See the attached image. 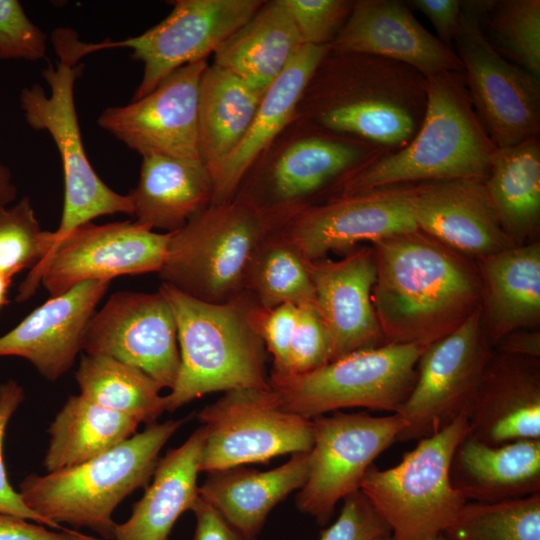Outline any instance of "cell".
Masks as SVG:
<instances>
[{"mask_svg":"<svg viewBox=\"0 0 540 540\" xmlns=\"http://www.w3.org/2000/svg\"><path fill=\"white\" fill-rule=\"evenodd\" d=\"M280 228L257 248L246 274L245 292L266 309L284 303L315 304L311 261Z\"/></svg>","mask_w":540,"mask_h":540,"instance_id":"d590c367","label":"cell"},{"mask_svg":"<svg viewBox=\"0 0 540 540\" xmlns=\"http://www.w3.org/2000/svg\"><path fill=\"white\" fill-rule=\"evenodd\" d=\"M109 285V280H87L51 297L0 337V357L24 358L56 381L82 350L85 329Z\"/></svg>","mask_w":540,"mask_h":540,"instance_id":"603a6c76","label":"cell"},{"mask_svg":"<svg viewBox=\"0 0 540 540\" xmlns=\"http://www.w3.org/2000/svg\"><path fill=\"white\" fill-rule=\"evenodd\" d=\"M493 0L462 1L453 41L474 111L497 148L540 131V78L504 58L490 44L483 18Z\"/></svg>","mask_w":540,"mask_h":540,"instance_id":"9c48e42d","label":"cell"},{"mask_svg":"<svg viewBox=\"0 0 540 540\" xmlns=\"http://www.w3.org/2000/svg\"><path fill=\"white\" fill-rule=\"evenodd\" d=\"M75 379L82 397L139 423L153 424L166 411L163 388L142 370L112 357L85 353Z\"/></svg>","mask_w":540,"mask_h":540,"instance_id":"e575fe53","label":"cell"},{"mask_svg":"<svg viewBox=\"0 0 540 540\" xmlns=\"http://www.w3.org/2000/svg\"><path fill=\"white\" fill-rule=\"evenodd\" d=\"M82 350L134 366L170 390L180 369L175 317L159 290L112 294L91 317Z\"/></svg>","mask_w":540,"mask_h":540,"instance_id":"2e32d148","label":"cell"},{"mask_svg":"<svg viewBox=\"0 0 540 540\" xmlns=\"http://www.w3.org/2000/svg\"><path fill=\"white\" fill-rule=\"evenodd\" d=\"M481 317L492 348L506 335L540 323V243L512 246L476 260Z\"/></svg>","mask_w":540,"mask_h":540,"instance_id":"484cf974","label":"cell"},{"mask_svg":"<svg viewBox=\"0 0 540 540\" xmlns=\"http://www.w3.org/2000/svg\"><path fill=\"white\" fill-rule=\"evenodd\" d=\"M485 186L498 221L514 245L536 241L540 225V141L498 148Z\"/></svg>","mask_w":540,"mask_h":540,"instance_id":"d6a6232c","label":"cell"},{"mask_svg":"<svg viewBox=\"0 0 540 540\" xmlns=\"http://www.w3.org/2000/svg\"><path fill=\"white\" fill-rule=\"evenodd\" d=\"M466 416L467 436L490 445L540 439V359L493 349Z\"/></svg>","mask_w":540,"mask_h":540,"instance_id":"cb8c5ba5","label":"cell"},{"mask_svg":"<svg viewBox=\"0 0 540 540\" xmlns=\"http://www.w3.org/2000/svg\"><path fill=\"white\" fill-rule=\"evenodd\" d=\"M262 96L216 64L204 70L198 97V148L212 179L243 140Z\"/></svg>","mask_w":540,"mask_h":540,"instance_id":"1f68e13d","label":"cell"},{"mask_svg":"<svg viewBox=\"0 0 540 540\" xmlns=\"http://www.w3.org/2000/svg\"><path fill=\"white\" fill-rule=\"evenodd\" d=\"M140 423L81 395L70 396L50 424L47 473L87 462L134 434Z\"/></svg>","mask_w":540,"mask_h":540,"instance_id":"836d02e7","label":"cell"},{"mask_svg":"<svg viewBox=\"0 0 540 540\" xmlns=\"http://www.w3.org/2000/svg\"><path fill=\"white\" fill-rule=\"evenodd\" d=\"M316 76L312 117L328 134L392 152L406 146L422 123L427 77L406 64L364 54L333 55Z\"/></svg>","mask_w":540,"mask_h":540,"instance_id":"3957f363","label":"cell"},{"mask_svg":"<svg viewBox=\"0 0 540 540\" xmlns=\"http://www.w3.org/2000/svg\"><path fill=\"white\" fill-rule=\"evenodd\" d=\"M185 419L148 425L107 452L82 464L30 474L19 485L24 504L51 528L86 527L111 540L115 508L130 493L147 486L159 453Z\"/></svg>","mask_w":540,"mask_h":540,"instance_id":"5b68a950","label":"cell"},{"mask_svg":"<svg viewBox=\"0 0 540 540\" xmlns=\"http://www.w3.org/2000/svg\"><path fill=\"white\" fill-rule=\"evenodd\" d=\"M431 540H447L446 537L443 534L438 535L437 537L431 539Z\"/></svg>","mask_w":540,"mask_h":540,"instance_id":"f5cc1de1","label":"cell"},{"mask_svg":"<svg viewBox=\"0 0 540 540\" xmlns=\"http://www.w3.org/2000/svg\"><path fill=\"white\" fill-rule=\"evenodd\" d=\"M205 440L201 425L179 447L159 458L143 497L127 521L116 524L111 540H169L177 519L199 498L197 476Z\"/></svg>","mask_w":540,"mask_h":540,"instance_id":"f546056e","label":"cell"},{"mask_svg":"<svg viewBox=\"0 0 540 540\" xmlns=\"http://www.w3.org/2000/svg\"><path fill=\"white\" fill-rule=\"evenodd\" d=\"M315 307L326 328L330 361L386 344L372 302L376 265L371 246L340 260L311 261Z\"/></svg>","mask_w":540,"mask_h":540,"instance_id":"44dd1931","label":"cell"},{"mask_svg":"<svg viewBox=\"0 0 540 540\" xmlns=\"http://www.w3.org/2000/svg\"><path fill=\"white\" fill-rule=\"evenodd\" d=\"M333 55L364 54L406 64L425 77L463 73L456 52L414 17L406 2L359 0L329 44Z\"/></svg>","mask_w":540,"mask_h":540,"instance_id":"ffe728a7","label":"cell"},{"mask_svg":"<svg viewBox=\"0 0 540 540\" xmlns=\"http://www.w3.org/2000/svg\"><path fill=\"white\" fill-rule=\"evenodd\" d=\"M298 306L284 303L272 309L253 306L251 318L262 338L266 350L272 355L271 372L286 374L289 367V349L297 323Z\"/></svg>","mask_w":540,"mask_h":540,"instance_id":"ee69618b","label":"cell"},{"mask_svg":"<svg viewBox=\"0 0 540 540\" xmlns=\"http://www.w3.org/2000/svg\"><path fill=\"white\" fill-rule=\"evenodd\" d=\"M493 349L509 355L540 359V333L536 329L512 332L503 337Z\"/></svg>","mask_w":540,"mask_h":540,"instance_id":"681fc988","label":"cell"},{"mask_svg":"<svg viewBox=\"0 0 540 540\" xmlns=\"http://www.w3.org/2000/svg\"><path fill=\"white\" fill-rule=\"evenodd\" d=\"M12 279V277L0 272V310L8 303L7 292Z\"/></svg>","mask_w":540,"mask_h":540,"instance_id":"816d5d0a","label":"cell"},{"mask_svg":"<svg viewBox=\"0 0 540 540\" xmlns=\"http://www.w3.org/2000/svg\"><path fill=\"white\" fill-rule=\"evenodd\" d=\"M385 153L366 142L328 133L291 143L235 197L266 211L292 215L308 200L370 159Z\"/></svg>","mask_w":540,"mask_h":540,"instance_id":"d6986e66","label":"cell"},{"mask_svg":"<svg viewBox=\"0 0 540 540\" xmlns=\"http://www.w3.org/2000/svg\"><path fill=\"white\" fill-rule=\"evenodd\" d=\"M83 64L60 60L49 64L42 76L50 92L33 84L20 93V106L27 124L47 131L59 152L64 174V203L55 238L75 227L104 215L123 213L132 216L128 195H121L97 175L85 153L74 100L76 80Z\"/></svg>","mask_w":540,"mask_h":540,"instance_id":"30bf717a","label":"cell"},{"mask_svg":"<svg viewBox=\"0 0 540 540\" xmlns=\"http://www.w3.org/2000/svg\"><path fill=\"white\" fill-rule=\"evenodd\" d=\"M377 540H396V539L392 535H390V536H387V537L379 538Z\"/></svg>","mask_w":540,"mask_h":540,"instance_id":"db71d44e","label":"cell"},{"mask_svg":"<svg viewBox=\"0 0 540 540\" xmlns=\"http://www.w3.org/2000/svg\"><path fill=\"white\" fill-rule=\"evenodd\" d=\"M200 472H216L312 449V420L282 409L270 390L234 389L205 406Z\"/></svg>","mask_w":540,"mask_h":540,"instance_id":"4fadbf2b","label":"cell"},{"mask_svg":"<svg viewBox=\"0 0 540 540\" xmlns=\"http://www.w3.org/2000/svg\"><path fill=\"white\" fill-rule=\"evenodd\" d=\"M406 4L423 13L434 26L437 38L449 46L453 41L461 15L459 0H410Z\"/></svg>","mask_w":540,"mask_h":540,"instance_id":"7dc6e473","label":"cell"},{"mask_svg":"<svg viewBox=\"0 0 540 540\" xmlns=\"http://www.w3.org/2000/svg\"><path fill=\"white\" fill-rule=\"evenodd\" d=\"M173 9L144 33L120 41L83 43L76 33L64 42L66 54L79 61L87 54L128 48L144 65L132 100L154 90L169 74L187 64L206 60L263 5L261 0H176Z\"/></svg>","mask_w":540,"mask_h":540,"instance_id":"8fae6325","label":"cell"},{"mask_svg":"<svg viewBox=\"0 0 540 540\" xmlns=\"http://www.w3.org/2000/svg\"><path fill=\"white\" fill-rule=\"evenodd\" d=\"M492 352L480 308L459 328L427 346L413 388L396 412L406 422L397 441H418L467 415Z\"/></svg>","mask_w":540,"mask_h":540,"instance_id":"9a60e30c","label":"cell"},{"mask_svg":"<svg viewBox=\"0 0 540 540\" xmlns=\"http://www.w3.org/2000/svg\"><path fill=\"white\" fill-rule=\"evenodd\" d=\"M443 535L447 540H540V493L497 503L468 501Z\"/></svg>","mask_w":540,"mask_h":540,"instance_id":"8d00e7d4","label":"cell"},{"mask_svg":"<svg viewBox=\"0 0 540 540\" xmlns=\"http://www.w3.org/2000/svg\"><path fill=\"white\" fill-rule=\"evenodd\" d=\"M24 398V390L15 380H8L0 384V513L32 520L51 528L45 519L34 513L24 504L19 492L9 483L6 473L3 458L6 429L10 419Z\"/></svg>","mask_w":540,"mask_h":540,"instance_id":"f6af8a7d","label":"cell"},{"mask_svg":"<svg viewBox=\"0 0 540 540\" xmlns=\"http://www.w3.org/2000/svg\"><path fill=\"white\" fill-rule=\"evenodd\" d=\"M289 217L240 197L211 204L171 232L158 272L162 283L208 303H226L244 295L257 248Z\"/></svg>","mask_w":540,"mask_h":540,"instance_id":"8992f818","label":"cell"},{"mask_svg":"<svg viewBox=\"0 0 540 540\" xmlns=\"http://www.w3.org/2000/svg\"><path fill=\"white\" fill-rule=\"evenodd\" d=\"M17 197L12 172L0 161V208L10 206Z\"/></svg>","mask_w":540,"mask_h":540,"instance_id":"f907efd6","label":"cell"},{"mask_svg":"<svg viewBox=\"0 0 540 540\" xmlns=\"http://www.w3.org/2000/svg\"><path fill=\"white\" fill-rule=\"evenodd\" d=\"M467 434L464 414L418 440L397 465L388 469L370 466L360 490L396 540H431L443 534L468 502L449 477L454 451Z\"/></svg>","mask_w":540,"mask_h":540,"instance_id":"52a82bcc","label":"cell"},{"mask_svg":"<svg viewBox=\"0 0 540 540\" xmlns=\"http://www.w3.org/2000/svg\"><path fill=\"white\" fill-rule=\"evenodd\" d=\"M497 149L474 111L463 74L438 73L427 77L426 110L412 140L340 178L330 198L442 179L485 180Z\"/></svg>","mask_w":540,"mask_h":540,"instance_id":"7a4b0ae2","label":"cell"},{"mask_svg":"<svg viewBox=\"0 0 540 540\" xmlns=\"http://www.w3.org/2000/svg\"><path fill=\"white\" fill-rule=\"evenodd\" d=\"M213 189L201 159L148 155L142 157L138 183L127 195L137 223L170 233L211 205Z\"/></svg>","mask_w":540,"mask_h":540,"instance_id":"f1b7e54d","label":"cell"},{"mask_svg":"<svg viewBox=\"0 0 540 540\" xmlns=\"http://www.w3.org/2000/svg\"><path fill=\"white\" fill-rule=\"evenodd\" d=\"M329 45L304 44L264 92L243 140L213 179L211 204L231 201L259 156L293 118L316 71L329 55Z\"/></svg>","mask_w":540,"mask_h":540,"instance_id":"d4e9b609","label":"cell"},{"mask_svg":"<svg viewBox=\"0 0 540 540\" xmlns=\"http://www.w3.org/2000/svg\"><path fill=\"white\" fill-rule=\"evenodd\" d=\"M412 184L372 189L328 198L292 214L281 232L310 261L329 252L351 251L361 242H376L417 230Z\"/></svg>","mask_w":540,"mask_h":540,"instance_id":"e0dca14e","label":"cell"},{"mask_svg":"<svg viewBox=\"0 0 540 540\" xmlns=\"http://www.w3.org/2000/svg\"><path fill=\"white\" fill-rule=\"evenodd\" d=\"M425 348L387 343L304 374L271 372L269 384L282 409L308 419L354 407L393 414L413 388Z\"/></svg>","mask_w":540,"mask_h":540,"instance_id":"ba28073f","label":"cell"},{"mask_svg":"<svg viewBox=\"0 0 540 540\" xmlns=\"http://www.w3.org/2000/svg\"><path fill=\"white\" fill-rule=\"evenodd\" d=\"M390 535L388 523L359 490L343 499L338 518L321 532L319 540H377Z\"/></svg>","mask_w":540,"mask_h":540,"instance_id":"7bdbcfd3","label":"cell"},{"mask_svg":"<svg viewBox=\"0 0 540 540\" xmlns=\"http://www.w3.org/2000/svg\"><path fill=\"white\" fill-rule=\"evenodd\" d=\"M483 29L504 58L540 78L539 0H493Z\"/></svg>","mask_w":540,"mask_h":540,"instance_id":"74e56055","label":"cell"},{"mask_svg":"<svg viewBox=\"0 0 540 540\" xmlns=\"http://www.w3.org/2000/svg\"><path fill=\"white\" fill-rule=\"evenodd\" d=\"M329 360L328 335L315 304L298 306L286 374H304L327 364Z\"/></svg>","mask_w":540,"mask_h":540,"instance_id":"b9f144b4","label":"cell"},{"mask_svg":"<svg viewBox=\"0 0 540 540\" xmlns=\"http://www.w3.org/2000/svg\"><path fill=\"white\" fill-rule=\"evenodd\" d=\"M311 420L314 442L308 476L296 503L302 513L325 525L336 504L360 490L374 460L397 441L406 422L397 413L371 416L340 411Z\"/></svg>","mask_w":540,"mask_h":540,"instance_id":"5bb4252c","label":"cell"},{"mask_svg":"<svg viewBox=\"0 0 540 540\" xmlns=\"http://www.w3.org/2000/svg\"><path fill=\"white\" fill-rule=\"evenodd\" d=\"M0 540H106L71 529L51 531L42 524L0 513Z\"/></svg>","mask_w":540,"mask_h":540,"instance_id":"bcb514c9","label":"cell"},{"mask_svg":"<svg viewBox=\"0 0 540 540\" xmlns=\"http://www.w3.org/2000/svg\"><path fill=\"white\" fill-rule=\"evenodd\" d=\"M449 477L470 502L497 503L540 493V439L490 445L466 435L454 451Z\"/></svg>","mask_w":540,"mask_h":540,"instance_id":"4316f807","label":"cell"},{"mask_svg":"<svg viewBox=\"0 0 540 540\" xmlns=\"http://www.w3.org/2000/svg\"><path fill=\"white\" fill-rule=\"evenodd\" d=\"M192 511L196 517L194 540H240L219 513L200 496Z\"/></svg>","mask_w":540,"mask_h":540,"instance_id":"c3c4849f","label":"cell"},{"mask_svg":"<svg viewBox=\"0 0 540 540\" xmlns=\"http://www.w3.org/2000/svg\"><path fill=\"white\" fill-rule=\"evenodd\" d=\"M206 60L182 66L147 95L124 106L108 107L100 128L143 156L200 158L198 97Z\"/></svg>","mask_w":540,"mask_h":540,"instance_id":"ac0fdd59","label":"cell"},{"mask_svg":"<svg viewBox=\"0 0 540 540\" xmlns=\"http://www.w3.org/2000/svg\"><path fill=\"white\" fill-rule=\"evenodd\" d=\"M177 326L180 369L165 396L172 412L205 394L234 389L270 390L266 347L251 318L257 303L244 295L208 303L162 283Z\"/></svg>","mask_w":540,"mask_h":540,"instance_id":"277c9868","label":"cell"},{"mask_svg":"<svg viewBox=\"0 0 540 540\" xmlns=\"http://www.w3.org/2000/svg\"><path fill=\"white\" fill-rule=\"evenodd\" d=\"M304 45L283 0L258 11L214 52V64L264 94Z\"/></svg>","mask_w":540,"mask_h":540,"instance_id":"4dcf8cb0","label":"cell"},{"mask_svg":"<svg viewBox=\"0 0 540 540\" xmlns=\"http://www.w3.org/2000/svg\"><path fill=\"white\" fill-rule=\"evenodd\" d=\"M412 206L420 231L474 260L516 246L500 226L483 179L412 184Z\"/></svg>","mask_w":540,"mask_h":540,"instance_id":"7402d4cb","label":"cell"},{"mask_svg":"<svg viewBox=\"0 0 540 540\" xmlns=\"http://www.w3.org/2000/svg\"><path fill=\"white\" fill-rule=\"evenodd\" d=\"M53 244V231L42 230L28 196L0 208L1 273L13 278L23 270L35 269Z\"/></svg>","mask_w":540,"mask_h":540,"instance_id":"f35d334b","label":"cell"},{"mask_svg":"<svg viewBox=\"0 0 540 540\" xmlns=\"http://www.w3.org/2000/svg\"><path fill=\"white\" fill-rule=\"evenodd\" d=\"M47 34L17 0H0V59L39 61L46 56Z\"/></svg>","mask_w":540,"mask_h":540,"instance_id":"ab89813d","label":"cell"},{"mask_svg":"<svg viewBox=\"0 0 540 540\" xmlns=\"http://www.w3.org/2000/svg\"><path fill=\"white\" fill-rule=\"evenodd\" d=\"M170 233H157L136 221L75 227L54 244L42 263L29 271L16 301L29 299L42 283L51 297L87 280L159 272L164 265Z\"/></svg>","mask_w":540,"mask_h":540,"instance_id":"7c38bea8","label":"cell"},{"mask_svg":"<svg viewBox=\"0 0 540 540\" xmlns=\"http://www.w3.org/2000/svg\"><path fill=\"white\" fill-rule=\"evenodd\" d=\"M304 44L329 45L347 20L354 1L283 0Z\"/></svg>","mask_w":540,"mask_h":540,"instance_id":"60d3db41","label":"cell"},{"mask_svg":"<svg viewBox=\"0 0 540 540\" xmlns=\"http://www.w3.org/2000/svg\"><path fill=\"white\" fill-rule=\"evenodd\" d=\"M371 247L376 265L372 302L386 344L427 347L480 308L476 260L419 229Z\"/></svg>","mask_w":540,"mask_h":540,"instance_id":"6da1fadb","label":"cell"},{"mask_svg":"<svg viewBox=\"0 0 540 540\" xmlns=\"http://www.w3.org/2000/svg\"><path fill=\"white\" fill-rule=\"evenodd\" d=\"M309 452L294 453L271 470L231 468L208 473L199 496L225 520L240 540H257L271 510L306 482Z\"/></svg>","mask_w":540,"mask_h":540,"instance_id":"83f0119b","label":"cell"}]
</instances>
